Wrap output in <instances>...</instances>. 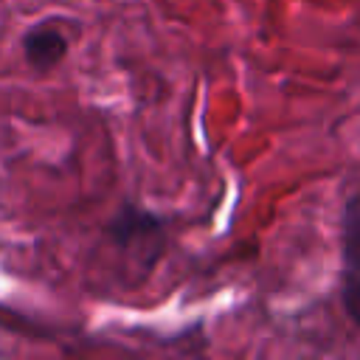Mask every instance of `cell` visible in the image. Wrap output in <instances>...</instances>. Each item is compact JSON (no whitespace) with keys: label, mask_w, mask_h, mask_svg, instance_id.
<instances>
[{"label":"cell","mask_w":360,"mask_h":360,"mask_svg":"<svg viewBox=\"0 0 360 360\" xmlns=\"http://www.w3.org/2000/svg\"><path fill=\"white\" fill-rule=\"evenodd\" d=\"M346 309L360 323V200L346 205Z\"/></svg>","instance_id":"obj_1"},{"label":"cell","mask_w":360,"mask_h":360,"mask_svg":"<svg viewBox=\"0 0 360 360\" xmlns=\"http://www.w3.org/2000/svg\"><path fill=\"white\" fill-rule=\"evenodd\" d=\"M25 45V56L31 65H39V68H48L53 62H59L68 51V39L62 31H56L53 25H37L25 34L22 39Z\"/></svg>","instance_id":"obj_2"}]
</instances>
